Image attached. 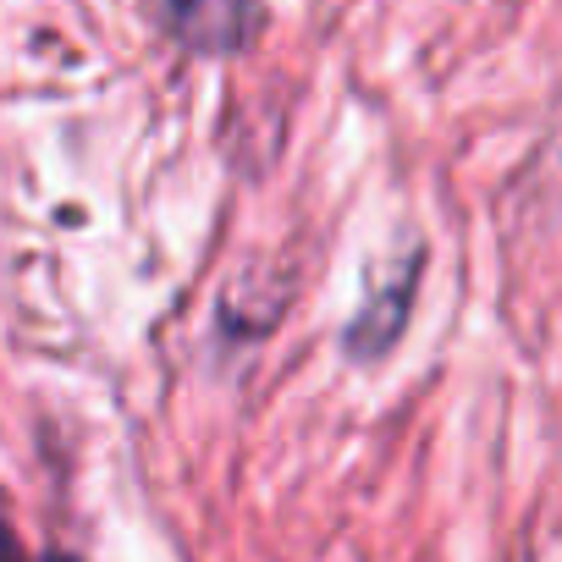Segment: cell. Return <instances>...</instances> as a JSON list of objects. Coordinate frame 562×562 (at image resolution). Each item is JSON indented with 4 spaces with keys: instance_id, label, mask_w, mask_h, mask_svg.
I'll use <instances>...</instances> for the list:
<instances>
[{
    "instance_id": "3",
    "label": "cell",
    "mask_w": 562,
    "mask_h": 562,
    "mask_svg": "<svg viewBox=\"0 0 562 562\" xmlns=\"http://www.w3.org/2000/svg\"><path fill=\"white\" fill-rule=\"evenodd\" d=\"M0 562H72V557H61V551H50V557H34L18 535H12V524L0 518Z\"/></svg>"
},
{
    "instance_id": "1",
    "label": "cell",
    "mask_w": 562,
    "mask_h": 562,
    "mask_svg": "<svg viewBox=\"0 0 562 562\" xmlns=\"http://www.w3.org/2000/svg\"><path fill=\"white\" fill-rule=\"evenodd\" d=\"M414 288H419V254H408V259L397 265V276H386L381 288H370L364 310H359L353 326L342 331V342H348L353 359H381V353L403 337V326H408V304H414Z\"/></svg>"
},
{
    "instance_id": "2",
    "label": "cell",
    "mask_w": 562,
    "mask_h": 562,
    "mask_svg": "<svg viewBox=\"0 0 562 562\" xmlns=\"http://www.w3.org/2000/svg\"><path fill=\"white\" fill-rule=\"evenodd\" d=\"M155 23L171 40H182L188 50H243L265 29V12L226 7V0H221V7H160Z\"/></svg>"
}]
</instances>
